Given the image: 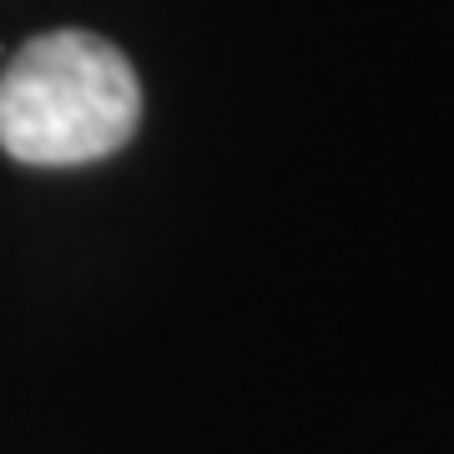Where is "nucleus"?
I'll list each match as a JSON object with an SVG mask.
<instances>
[{
	"label": "nucleus",
	"mask_w": 454,
	"mask_h": 454,
	"mask_svg": "<svg viewBox=\"0 0 454 454\" xmlns=\"http://www.w3.org/2000/svg\"><path fill=\"white\" fill-rule=\"evenodd\" d=\"M142 121L137 71L91 31H46L0 71V146L31 167L112 157Z\"/></svg>",
	"instance_id": "nucleus-1"
}]
</instances>
